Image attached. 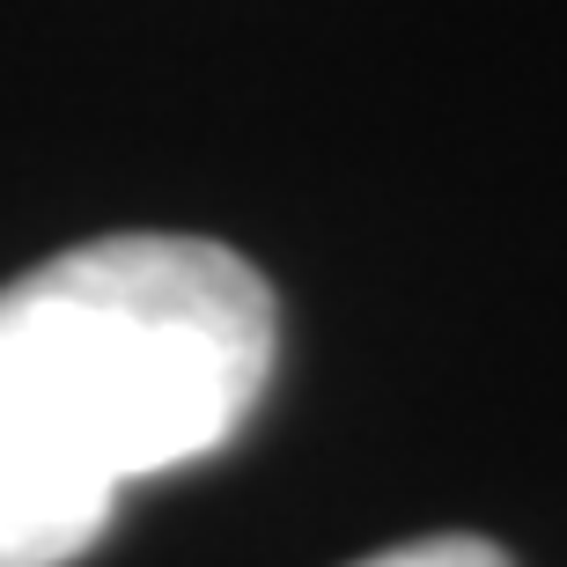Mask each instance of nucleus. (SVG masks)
<instances>
[{"label":"nucleus","instance_id":"1","mask_svg":"<svg viewBox=\"0 0 567 567\" xmlns=\"http://www.w3.org/2000/svg\"><path fill=\"white\" fill-rule=\"evenodd\" d=\"M274 288L199 236H96L0 288V354L118 486L214 457L274 377Z\"/></svg>","mask_w":567,"mask_h":567},{"label":"nucleus","instance_id":"2","mask_svg":"<svg viewBox=\"0 0 567 567\" xmlns=\"http://www.w3.org/2000/svg\"><path fill=\"white\" fill-rule=\"evenodd\" d=\"M118 480L0 354V567H66L111 524Z\"/></svg>","mask_w":567,"mask_h":567},{"label":"nucleus","instance_id":"3","mask_svg":"<svg viewBox=\"0 0 567 567\" xmlns=\"http://www.w3.org/2000/svg\"><path fill=\"white\" fill-rule=\"evenodd\" d=\"M354 567H508V553L494 538H413V546H383Z\"/></svg>","mask_w":567,"mask_h":567}]
</instances>
